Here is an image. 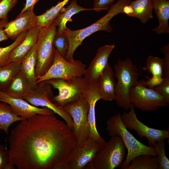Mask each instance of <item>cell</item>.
Here are the masks:
<instances>
[{"label":"cell","mask_w":169,"mask_h":169,"mask_svg":"<svg viewBox=\"0 0 169 169\" xmlns=\"http://www.w3.org/2000/svg\"><path fill=\"white\" fill-rule=\"evenodd\" d=\"M8 141L9 162L18 169H62L76 146L73 130L54 114L21 120Z\"/></svg>","instance_id":"1"},{"label":"cell","mask_w":169,"mask_h":169,"mask_svg":"<svg viewBox=\"0 0 169 169\" xmlns=\"http://www.w3.org/2000/svg\"><path fill=\"white\" fill-rule=\"evenodd\" d=\"M130 2V0H118L116 3L110 7L105 15L85 28L75 30L67 28L64 32L69 42V47L65 59L69 62L73 61V55L76 49L82 45L84 39L94 33L100 30L111 32L113 28L110 25V20L116 15L122 14L123 7Z\"/></svg>","instance_id":"2"},{"label":"cell","mask_w":169,"mask_h":169,"mask_svg":"<svg viewBox=\"0 0 169 169\" xmlns=\"http://www.w3.org/2000/svg\"><path fill=\"white\" fill-rule=\"evenodd\" d=\"M106 130L111 136H117L122 139L127 151V153L121 169H125L135 157L147 154L156 156L154 147L146 145L137 140L128 130L123 124L121 114L118 113L110 117L106 122Z\"/></svg>","instance_id":"3"},{"label":"cell","mask_w":169,"mask_h":169,"mask_svg":"<svg viewBox=\"0 0 169 169\" xmlns=\"http://www.w3.org/2000/svg\"><path fill=\"white\" fill-rule=\"evenodd\" d=\"M114 69V77L117 80L114 100L118 106L126 110H129L131 105L129 100L130 91L139 80L137 67L127 58L123 60L119 59L115 65Z\"/></svg>","instance_id":"4"},{"label":"cell","mask_w":169,"mask_h":169,"mask_svg":"<svg viewBox=\"0 0 169 169\" xmlns=\"http://www.w3.org/2000/svg\"><path fill=\"white\" fill-rule=\"evenodd\" d=\"M126 148L119 136H111L108 141L101 143L93 160L86 169H114L121 166L124 161Z\"/></svg>","instance_id":"5"},{"label":"cell","mask_w":169,"mask_h":169,"mask_svg":"<svg viewBox=\"0 0 169 169\" xmlns=\"http://www.w3.org/2000/svg\"><path fill=\"white\" fill-rule=\"evenodd\" d=\"M54 21L48 27L40 28L36 44L37 56L35 74L37 77L44 75L52 64L55 48L53 45L57 29Z\"/></svg>","instance_id":"6"},{"label":"cell","mask_w":169,"mask_h":169,"mask_svg":"<svg viewBox=\"0 0 169 169\" xmlns=\"http://www.w3.org/2000/svg\"><path fill=\"white\" fill-rule=\"evenodd\" d=\"M62 108L72 120L73 131L77 146L90 137L88 119L89 103L86 93L78 100L66 104Z\"/></svg>","instance_id":"7"},{"label":"cell","mask_w":169,"mask_h":169,"mask_svg":"<svg viewBox=\"0 0 169 169\" xmlns=\"http://www.w3.org/2000/svg\"><path fill=\"white\" fill-rule=\"evenodd\" d=\"M86 65L79 60L69 62L62 57L55 49L53 63L46 73L37 77L36 83L53 79L69 80L76 77H82Z\"/></svg>","instance_id":"8"},{"label":"cell","mask_w":169,"mask_h":169,"mask_svg":"<svg viewBox=\"0 0 169 169\" xmlns=\"http://www.w3.org/2000/svg\"><path fill=\"white\" fill-rule=\"evenodd\" d=\"M144 80H138L131 88L129 96L131 104L144 112L156 111L168 106L169 102L154 89L146 87Z\"/></svg>","instance_id":"9"},{"label":"cell","mask_w":169,"mask_h":169,"mask_svg":"<svg viewBox=\"0 0 169 169\" xmlns=\"http://www.w3.org/2000/svg\"><path fill=\"white\" fill-rule=\"evenodd\" d=\"M45 81L58 90V95L54 97L53 101L61 108L69 102L78 100L87 91L82 77H74L69 80L53 79Z\"/></svg>","instance_id":"10"},{"label":"cell","mask_w":169,"mask_h":169,"mask_svg":"<svg viewBox=\"0 0 169 169\" xmlns=\"http://www.w3.org/2000/svg\"><path fill=\"white\" fill-rule=\"evenodd\" d=\"M54 96L51 85L44 81L38 83L36 88L32 90L23 99L34 106L46 107L52 110L63 118L73 130L71 117L62 108L58 106L53 102Z\"/></svg>","instance_id":"11"},{"label":"cell","mask_w":169,"mask_h":169,"mask_svg":"<svg viewBox=\"0 0 169 169\" xmlns=\"http://www.w3.org/2000/svg\"><path fill=\"white\" fill-rule=\"evenodd\" d=\"M130 110L128 112H124L121 115L124 125L128 129L135 131L140 137L146 138L148 143L153 147L156 141L169 137L168 130L150 127L138 120L134 107L131 104Z\"/></svg>","instance_id":"12"},{"label":"cell","mask_w":169,"mask_h":169,"mask_svg":"<svg viewBox=\"0 0 169 169\" xmlns=\"http://www.w3.org/2000/svg\"><path fill=\"white\" fill-rule=\"evenodd\" d=\"M101 143L90 136L82 143L76 146L66 160L62 169H84L93 160Z\"/></svg>","instance_id":"13"},{"label":"cell","mask_w":169,"mask_h":169,"mask_svg":"<svg viewBox=\"0 0 169 169\" xmlns=\"http://www.w3.org/2000/svg\"><path fill=\"white\" fill-rule=\"evenodd\" d=\"M115 47L114 44L105 45L97 50L94 59L86 69L83 80L87 88L97 83L108 64L109 57Z\"/></svg>","instance_id":"14"},{"label":"cell","mask_w":169,"mask_h":169,"mask_svg":"<svg viewBox=\"0 0 169 169\" xmlns=\"http://www.w3.org/2000/svg\"><path fill=\"white\" fill-rule=\"evenodd\" d=\"M0 101L8 104L17 115L25 119L37 114L47 115L54 113L47 108L34 106L23 99L12 97L5 92L0 91Z\"/></svg>","instance_id":"15"},{"label":"cell","mask_w":169,"mask_h":169,"mask_svg":"<svg viewBox=\"0 0 169 169\" xmlns=\"http://www.w3.org/2000/svg\"><path fill=\"white\" fill-rule=\"evenodd\" d=\"M33 10L32 9L26 11L19 14L14 20L8 22L4 30L8 38H16L23 32L36 26L37 16Z\"/></svg>","instance_id":"16"},{"label":"cell","mask_w":169,"mask_h":169,"mask_svg":"<svg viewBox=\"0 0 169 169\" xmlns=\"http://www.w3.org/2000/svg\"><path fill=\"white\" fill-rule=\"evenodd\" d=\"M86 96L89 103L88 119L90 130V136L95 138L100 143L105 140L99 133L96 127L95 106L96 103L101 99L99 89L98 82L87 88Z\"/></svg>","instance_id":"17"},{"label":"cell","mask_w":169,"mask_h":169,"mask_svg":"<svg viewBox=\"0 0 169 169\" xmlns=\"http://www.w3.org/2000/svg\"><path fill=\"white\" fill-rule=\"evenodd\" d=\"M40 28L36 26L27 31L23 41L11 52L10 62L20 63L25 55L36 44Z\"/></svg>","instance_id":"18"},{"label":"cell","mask_w":169,"mask_h":169,"mask_svg":"<svg viewBox=\"0 0 169 169\" xmlns=\"http://www.w3.org/2000/svg\"><path fill=\"white\" fill-rule=\"evenodd\" d=\"M99 89L101 99L111 101L114 100L116 94V82L114 73L108 64L99 80Z\"/></svg>","instance_id":"19"},{"label":"cell","mask_w":169,"mask_h":169,"mask_svg":"<svg viewBox=\"0 0 169 169\" xmlns=\"http://www.w3.org/2000/svg\"><path fill=\"white\" fill-rule=\"evenodd\" d=\"M37 56L36 44L25 55L20 62V70L27 78L32 90L37 86L35 71Z\"/></svg>","instance_id":"20"},{"label":"cell","mask_w":169,"mask_h":169,"mask_svg":"<svg viewBox=\"0 0 169 169\" xmlns=\"http://www.w3.org/2000/svg\"><path fill=\"white\" fill-rule=\"evenodd\" d=\"M153 9L158 19V26L151 31L158 34L169 33V1L153 0Z\"/></svg>","instance_id":"21"},{"label":"cell","mask_w":169,"mask_h":169,"mask_svg":"<svg viewBox=\"0 0 169 169\" xmlns=\"http://www.w3.org/2000/svg\"><path fill=\"white\" fill-rule=\"evenodd\" d=\"M32 90L26 77L20 70L5 92L12 97L23 99Z\"/></svg>","instance_id":"22"},{"label":"cell","mask_w":169,"mask_h":169,"mask_svg":"<svg viewBox=\"0 0 169 169\" xmlns=\"http://www.w3.org/2000/svg\"><path fill=\"white\" fill-rule=\"evenodd\" d=\"M93 10V9L85 8L78 5L76 0H73L66 8L64 7L54 22L58 27L57 33H62L68 28L66 24L71 21L72 16L81 11Z\"/></svg>","instance_id":"23"},{"label":"cell","mask_w":169,"mask_h":169,"mask_svg":"<svg viewBox=\"0 0 169 169\" xmlns=\"http://www.w3.org/2000/svg\"><path fill=\"white\" fill-rule=\"evenodd\" d=\"M134 13L132 17L138 19L143 24L153 18V0H136L131 1Z\"/></svg>","instance_id":"24"},{"label":"cell","mask_w":169,"mask_h":169,"mask_svg":"<svg viewBox=\"0 0 169 169\" xmlns=\"http://www.w3.org/2000/svg\"><path fill=\"white\" fill-rule=\"evenodd\" d=\"M0 103V131L8 135L10 126L15 122L25 119L17 115L7 103Z\"/></svg>","instance_id":"25"},{"label":"cell","mask_w":169,"mask_h":169,"mask_svg":"<svg viewBox=\"0 0 169 169\" xmlns=\"http://www.w3.org/2000/svg\"><path fill=\"white\" fill-rule=\"evenodd\" d=\"M20 70V63L10 62L0 67V91L5 92L17 73Z\"/></svg>","instance_id":"26"},{"label":"cell","mask_w":169,"mask_h":169,"mask_svg":"<svg viewBox=\"0 0 169 169\" xmlns=\"http://www.w3.org/2000/svg\"><path fill=\"white\" fill-rule=\"evenodd\" d=\"M69 1L64 0L59 2L44 13L37 16L36 26L40 28H46L49 26L54 21Z\"/></svg>","instance_id":"27"},{"label":"cell","mask_w":169,"mask_h":169,"mask_svg":"<svg viewBox=\"0 0 169 169\" xmlns=\"http://www.w3.org/2000/svg\"><path fill=\"white\" fill-rule=\"evenodd\" d=\"M158 157L144 154L133 158L125 169H158Z\"/></svg>","instance_id":"28"},{"label":"cell","mask_w":169,"mask_h":169,"mask_svg":"<svg viewBox=\"0 0 169 169\" xmlns=\"http://www.w3.org/2000/svg\"><path fill=\"white\" fill-rule=\"evenodd\" d=\"M146 69L152 75L164 77L165 71L164 59L149 55L146 62Z\"/></svg>","instance_id":"29"},{"label":"cell","mask_w":169,"mask_h":169,"mask_svg":"<svg viewBox=\"0 0 169 169\" xmlns=\"http://www.w3.org/2000/svg\"><path fill=\"white\" fill-rule=\"evenodd\" d=\"M27 31H25L19 34L15 40L9 45L0 47V67L6 65L10 62L9 58L12 50L23 41Z\"/></svg>","instance_id":"30"},{"label":"cell","mask_w":169,"mask_h":169,"mask_svg":"<svg viewBox=\"0 0 169 169\" xmlns=\"http://www.w3.org/2000/svg\"><path fill=\"white\" fill-rule=\"evenodd\" d=\"M53 45L60 55L65 59L69 47V42L64 32H56L53 39Z\"/></svg>","instance_id":"31"},{"label":"cell","mask_w":169,"mask_h":169,"mask_svg":"<svg viewBox=\"0 0 169 169\" xmlns=\"http://www.w3.org/2000/svg\"><path fill=\"white\" fill-rule=\"evenodd\" d=\"M153 147L155 148L158 156V169H169V160L166 154L165 139L156 141Z\"/></svg>","instance_id":"32"},{"label":"cell","mask_w":169,"mask_h":169,"mask_svg":"<svg viewBox=\"0 0 169 169\" xmlns=\"http://www.w3.org/2000/svg\"><path fill=\"white\" fill-rule=\"evenodd\" d=\"M18 0H2L0 1V19L8 18L7 15Z\"/></svg>","instance_id":"33"},{"label":"cell","mask_w":169,"mask_h":169,"mask_svg":"<svg viewBox=\"0 0 169 169\" xmlns=\"http://www.w3.org/2000/svg\"><path fill=\"white\" fill-rule=\"evenodd\" d=\"M166 77L152 75L148 78L146 81L144 80V85L149 89H154L155 87L160 85L165 80Z\"/></svg>","instance_id":"34"},{"label":"cell","mask_w":169,"mask_h":169,"mask_svg":"<svg viewBox=\"0 0 169 169\" xmlns=\"http://www.w3.org/2000/svg\"><path fill=\"white\" fill-rule=\"evenodd\" d=\"M114 3V0H94L93 9L98 12L102 10H108Z\"/></svg>","instance_id":"35"},{"label":"cell","mask_w":169,"mask_h":169,"mask_svg":"<svg viewBox=\"0 0 169 169\" xmlns=\"http://www.w3.org/2000/svg\"><path fill=\"white\" fill-rule=\"evenodd\" d=\"M154 90L169 102V76L166 77L165 81Z\"/></svg>","instance_id":"36"},{"label":"cell","mask_w":169,"mask_h":169,"mask_svg":"<svg viewBox=\"0 0 169 169\" xmlns=\"http://www.w3.org/2000/svg\"><path fill=\"white\" fill-rule=\"evenodd\" d=\"M9 160L8 150L6 146L0 144V169H3Z\"/></svg>","instance_id":"37"},{"label":"cell","mask_w":169,"mask_h":169,"mask_svg":"<svg viewBox=\"0 0 169 169\" xmlns=\"http://www.w3.org/2000/svg\"><path fill=\"white\" fill-rule=\"evenodd\" d=\"M161 51L165 56L164 58L165 64V71L163 77L169 76V44L163 47Z\"/></svg>","instance_id":"38"},{"label":"cell","mask_w":169,"mask_h":169,"mask_svg":"<svg viewBox=\"0 0 169 169\" xmlns=\"http://www.w3.org/2000/svg\"><path fill=\"white\" fill-rule=\"evenodd\" d=\"M8 22V18L3 19L0 21V42L8 38L4 30V28Z\"/></svg>","instance_id":"39"},{"label":"cell","mask_w":169,"mask_h":169,"mask_svg":"<svg viewBox=\"0 0 169 169\" xmlns=\"http://www.w3.org/2000/svg\"><path fill=\"white\" fill-rule=\"evenodd\" d=\"M40 0H26L24 6L19 14H21L26 11L34 9L35 4Z\"/></svg>","instance_id":"40"},{"label":"cell","mask_w":169,"mask_h":169,"mask_svg":"<svg viewBox=\"0 0 169 169\" xmlns=\"http://www.w3.org/2000/svg\"><path fill=\"white\" fill-rule=\"evenodd\" d=\"M134 11L133 8L130 4L125 5L123 8L122 14L129 16L132 17Z\"/></svg>","instance_id":"41"},{"label":"cell","mask_w":169,"mask_h":169,"mask_svg":"<svg viewBox=\"0 0 169 169\" xmlns=\"http://www.w3.org/2000/svg\"><path fill=\"white\" fill-rule=\"evenodd\" d=\"M14 166L10 163L9 162L5 166L3 169H15Z\"/></svg>","instance_id":"42"},{"label":"cell","mask_w":169,"mask_h":169,"mask_svg":"<svg viewBox=\"0 0 169 169\" xmlns=\"http://www.w3.org/2000/svg\"><path fill=\"white\" fill-rule=\"evenodd\" d=\"M1 0H0V1H1Z\"/></svg>","instance_id":"43"},{"label":"cell","mask_w":169,"mask_h":169,"mask_svg":"<svg viewBox=\"0 0 169 169\" xmlns=\"http://www.w3.org/2000/svg\"></svg>","instance_id":"44"}]
</instances>
